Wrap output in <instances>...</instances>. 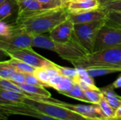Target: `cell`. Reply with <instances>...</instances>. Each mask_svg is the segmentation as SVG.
I'll return each mask as SVG.
<instances>
[{"label": "cell", "mask_w": 121, "mask_h": 120, "mask_svg": "<svg viewBox=\"0 0 121 120\" xmlns=\"http://www.w3.org/2000/svg\"><path fill=\"white\" fill-rule=\"evenodd\" d=\"M18 8L17 0H6L0 4V20L4 21L10 16Z\"/></svg>", "instance_id": "d6986e66"}, {"label": "cell", "mask_w": 121, "mask_h": 120, "mask_svg": "<svg viewBox=\"0 0 121 120\" xmlns=\"http://www.w3.org/2000/svg\"><path fill=\"white\" fill-rule=\"evenodd\" d=\"M85 95L89 103L91 104H96L98 105L101 99L104 98V94L102 91L100 90H89L84 91Z\"/></svg>", "instance_id": "484cf974"}, {"label": "cell", "mask_w": 121, "mask_h": 120, "mask_svg": "<svg viewBox=\"0 0 121 120\" xmlns=\"http://www.w3.org/2000/svg\"><path fill=\"white\" fill-rule=\"evenodd\" d=\"M106 16H107V12L99 8L96 10L82 12V13H69L68 18L74 24H81V23H91L102 19H105Z\"/></svg>", "instance_id": "7c38bea8"}, {"label": "cell", "mask_w": 121, "mask_h": 120, "mask_svg": "<svg viewBox=\"0 0 121 120\" xmlns=\"http://www.w3.org/2000/svg\"><path fill=\"white\" fill-rule=\"evenodd\" d=\"M18 85L26 95L39 96V97H45V98L51 97L50 93L45 89V87L30 85L26 83L18 84Z\"/></svg>", "instance_id": "5bb4252c"}, {"label": "cell", "mask_w": 121, "mask_h": 120, "mask_svg": "<svg viewBox=\"0 0 121 120\" xmlns=\"http://www.w3.org/2000/svg\"><path fill=\"white\" fill-rule=\"evenodd\" d=\"M121 46V29L105 25L99 31L94 52Z\"/></svg>", "instance_id": "ba28073f"}, {"label": "cell", "mask_w": 121, "mask_h": 120, "mask_svg": "<svg viewBox=\"0 0 121 120\" xmlns=\"http://www.w3.org/2000/svg\"><path fill=\"white\" fill-rule=\"evenodd\" d=\"M1 117L4 115H23L36 118L40 120H60L51 117L26 103H0Z\"/></svg>", "instance_id": "52a82bcc"}, {"label": "cell", "mask_w": 121, "mask_h": 120, "mask_svg": "<svg viewBox=\"0 0 121 120\" xmlns=\"http://www.w3.org/2000/svg\"><path fill=\"white\" fill-rule=\"evenodd\" d=\"M63 77L64 76L62 75H61V74L57 75V76H52V77H50V80H49V86L50 88H54L57 84H59L60 83V81L62 80Z\"/></svg>", "instance_id": "d590c367"}, {"label": "cell", "mask_w": 121, "mask_h": 120, "mask_svg": "<svg viewBox=\"0 0 121 120\" xmlns=\"http://www.w3.org/2000/svg\"><path fill=\"white\" fill-rule=\"evenodd\" d=\"M62 1H63V3L65 4V5H67V4L71 1V0H62Z\"/></svg>", "instance_id": "ab89813d"}, {"label": "cell", "mask_w": 121, "mask_h": 120, "mask_svg": "<svg viewBox=\"0 0 121 120\" xmlns=\"http://www.w3.org/2000/svg\"><path fill=\"white\" fill-rule=\"evenodd\" d=\"M67 6L55 8L43 9L18 14L13 33H26L31 35L50 33L69 17Z\"/></svg>", "instance_id": "6da1fadb"}, {"label": "cell", "mask_w": 121, "mask_h": 120, "mask_svg": "<svg viewBox=\"0 0 121 120\" xmlns=\"http://www.w3.org/2000/svg\"><path fill=\"white\" fill-rule=\"evenodd\" d=\"M106 23L105 18L88 23L74 24L75 36L81 45L89 53L94 52L98 34Z\"/></svg>", "instance_id": "5b68a950"}, {"label": "cell", "mask_w": 121, "mask_h": 120, "mask_svg": "<svg viewBox=\"0 0 121 120\" xmlns=\"http://www.w3.org/2000/svg\"><path fill=\"white\" fill-rule=\"evenodd\" d=\"M5 1H6V0H0V4H1V3L4 2Z\"/></svg>", "instance_id": "60d3db41"}, {"label": "cell", "mask_w": 121, "mask_h": 120, "mask_svg": "<svg viewBox=\"0 0 121 120\" xmlns=\"http://www.w3.org/2000/svg\"><path fill=\"white\" fill-rule=\"evenodd\" d=\"M13 25L8 24L4 21H0V35L3 38H9L13 35Z\"/></svg>", "instance_id": "4dcf8cb0"}, {"label": "cell", "mask_w": 121, "mask_h": 120, "mask_svg": "<svg viewBox=\"0 0 121 120\" xmlns=\"http://www.w3.org/2000/svg\"><path fill=\"white\" fill-rule=\"evenodd\" d=\"M100 8L108 12L121 13V0H114L101 4Z\"/></svg>", "instance_id": "4316f807"}, {"label": "cell", "mask_w": 121, "mask_h": 120, "mask_svg": "<svg viewBox=\"0 0 121 120\" xmlns=\"http://www.w3.org/2000/svg\"><path fill=\"white\" fill-rule=\"evenodd\" d=\"M69 62L76 68H112L121 72V46L89 53L83 57L70 60Z\"/></svg>", "instance_id": "3957f363"}, {"label": "cell", "mask_w": 121, "mask_h": 120, "mask_svg": "<svg viewBox=\"0 0 121 120\" xmlns=\"http://www.w3.org/2000/svg\"><path fill=\"white\" fill-rule=\"evenodd\" d=\"M33 74L42 82L43 83L46 87L49 86V80H50V76L45 67H39L36 68L35 71H34Z\"/></svg>", "instance_id": "f1b7e54d"}, {"label": "cell", "mask_w": 121, "mask_h": 120, "mask_svg": "<svg viewBox=\"0 0 121 120\" xmlns=\"http://www.w3.org/2000/svg\"><path fill=\"white\" fill-rule=\"evenodd\" d=\"M50 37L54 40L61 42L72 40L75 37L74 24L67 18L50 33Z\"/></svg>", "instance_id": "8fae6325"}, {"label": "cell", "mask_w": 121, "mask_h": 120, "mask_svg": "<svg viewBox=\"0 0 121 120\" xmlns=\"http://www.w3.org/2000/svg\"><path fill=\"white\" fill-rule=\"evenodd\" d=\"M33 47L53 51L62 59L69 62L83 57L89 54V52L81 45L76 36L69 42H61L54 40L50 35L46 36L43 34L34 35Z\"/></svg>", "instance_id": "7a4b0ae2"}, {"label": "cell", "mask_w": 121, "mask_h": 120, "mask_svg": "<svg viewBox=\"0 0 121 120\" xmlns=\"http://www.w3.org/2000/svg\"><path fill=\"white\" fill-rule=\"evenodd\" d=\"M17 1H20V0H17Z\"/></svg>", "instance_id": "ee69618b"}, {"label": "cell", "mask_w": 121, "mask_h": 120, "mask_svg": "<svg viewBox=\"0 0 121 120\" xmlns=\"http://www.w3.org/2000/svg\"><path fill=\"white\" fill-rule=\"evenodd\" d=\"M2 62L5 64H7L13 67L16 71L24 73V74H33L36 69V68L34 66H32L22 61L13 59V58H11L9 60H6Z\"/></svg>", "instance_id": "ac0fdd59"}, {"label": "cell", "mask_w": 121, "mask_h": 120, "mask_svg": "<svg viewBox=\"0 0 121 120\" xmlns=\"http://www.w3.org/2000/svg\"><path fill=\"white\" fill-rule=\"evenodd\" d=\"M57 67H58L61 74L65 77H67V78L73 79L78 75L77 69L76 67H74V68H68V67L61 66L60 65H57Z\"/></svg>", "instance_id": "1f68e13d"}, {"label": "cell", "mask_w": 121, "mask_h": 120, "mask_svg": "<svg viewBox=\"0 0 121 120\" xmlns=\"http://www.w3.org/2000/svg\"><path fill=\"white\" fill-rule=\"evenodd\" d=\"M18 14L45 9L43 5L37 0H20L18 1Z\"/></svg>", "instance_id": "e0dca14e"}, {"label": "cell", "mask_w": 121, "mask_h": 120, "mask_svg": "<svg viewBox=\"0 0 121 120\" xmlns=\"http://www.w3.org/2000/svg\"><path fill=\"white\" fill-rule=\"evenodd\" d=\"M79 1V0H71V1Z\"/></svg>", "instance_id": "7bdbcfd3"}, {"label": "cell", "mask_w": 121, "mask_h": 120, "mask_svg": "<svg viewBox=\"0 0 121 120\" xmlns=\"http://www.w3.org/2000/svg\"><path fill=\"white\" fill-rule=\"evenodd\" d=\"M4 52L11 58L22 61L35 68L46 67L53 63L49 59L36 53L33 49L12 50Z\"/></svg>", "instance_id": "9c48e42d"}, {"label": "cell", "mask_w": 121, "mask_h": 120, "mask_svg": "<svg viewBox=\"0 0 121 120\" xmlns=\"http://www.w3.org/2000/svg\"><path fill=\"white\" fill-rule=\"evenodd\" d=\"M74 85H75V83L74 82L73 79L64 76L62 80L60 81V83L57 84L54 88V89L56 90L60 94H62L65 92H67L70 91L74 86Z\"/></svg>", "instance_id": "d4e9b609"}, {"label": "cell", "mask_w": 121, "mask_h": 120, "mask_svg": "<svg viewBox=\"0 0 121 120\" xmlns=\"http://www.w3.org/2000/svg\"><path fill=\"white\" fill-rule=\"evenodd\" d=\"M17 71L13 67L4 64L2 62L0 63V79L10 80L12 75Z\"/></svg>", "instance_id": "83f0119b"}, {"label": "cell", "mask_w": 121, "mask_h": 120, "mask_svg": "<svg viewBox=\"0 0 121 120\" xmlns=\"http://www.w3.org/2000/svg\"><path fill=\"white\" fill-rule=\"evenodd\" d=\"M98 105H99L101 110L102 113L104 114V115L105 116L106 120H110L114 117L116 110L109 104V103L107 101V100L106 99L104 96Z\"/></svg>", "instance_id": "44dd1931"}, {"label": "cell", "mask_w": 121, "mask_h": 120, "mask_svg": "<svg viewBox=\"0 0 121 120\" xmlns=\"http://www.w3.org/2000/svg\"><path fill=\"white\" fill-rule=\"evenodd\" d=\"M43 6L45 9H55L65 6L62 0H37Z\"/></svg>", "instance_id": "f546056e"}, {"label": "cell", "mask_w": 121, "mask_h": 120, "mask_svg": "<svg viewBox=\"0 0 121 120\" xmlns=\"http://www.w3.org/2000/svg\"><path fill=\"white\" fill-rule=\"evenodd\" d=\"M62 94L65 96H67V97H69V98H74V99H76V100H80L86 103H90L85 95L84 91L76 83L74 86L70 91L67 92H65Z\"/></svg>", "instance_id": "ffe728a7"}, {"label": "cell", "mask_w": 121, "mask_h": 120, "mask_svg": "<svg viewBox=\"0 0 121 120\" xmlns=\"http://www.w3.org/2000/svg\"><path fill=\"white\" fill-rule=\"evenodd\" d=\"M80 1V0H79ZM84 1H95V0H84Z\"/></svg>", "instance_id": "b9f144b4"}, {"label": "cell", "mask_w": 121, "mask_h": 120, "mask_svg": "<svg viewBox=\"0 0 121 120\" xmlns=\"http://www.w3.org/2000/svg\"><path fill=\"white\" fill-rule=\"evenodd\" d=\"M33 47V35L26 33H13L9 38L1 37L0 49L2 52L21 50L32 49Z\"/></svg>", "instance_id": "30bf717a"}, {"label": "cell", "mask_w": 121, "mask_h": 120, "mask_svg": "<svg viewBox=\"0 0 121 120\" xmlns=\"http://www.w3.org/2000/svg\"><path fill=\"white\" fill-rule=\"evenodd\" d=\"M88 74L91 77H97L101 76H105L107 74H111L113 73L119 72L117 69L112 68H104V67H99V68H91L86 69Z\"/></svg>", "instance_id": "7402d4cb"}, {"label": "cell", "mask_w": 121, "mask_h": 120, "mask_svg": "<svg viewBox=\"0 0 121 120\" xmlns=\"http://www.w3.org/2000/svg\"><path fill=\"white\" fill-rule=\"evenodd\" d=\"M28 97L46 103H52L55 105H57L66 109H68L75 113H77L85 118H87L90 120H106L105 116L102 113L101 108L99 105L91 104V105H72L69 103H67L62 101H60L57 99L52 98V97L45 98V97H39L34 95H27Z\"/></svg>", "instance_id": "8992f818"}, {"label": "cell", "mask_w": 121, "mask_h": 120, "mask_svg": "<svg viewBox=\"0 0 121 120\" xmlns=\"http://www.w3.org/2000/svg\"><path fill=\"white\" fill-rule=\"evenodd\" d=\"M11 81L14 82L16 84H21V83H26V76L24 73L20 72V71H16V73H14L11 79Z\"/></svg>", "instance_id": "836d02e7"}, {"label": "cell", "mask_w": 121, "mask_h": 120, "mask_svg": "<svg viewBox=\"0 0 121 120\" xmlns=\"http://www.w3.org/2000/svg\"><path fill=\"white\" fill-rule=\"evenodd\" d=\"M100 8L99 0L95 1H74L67 4V8L70 13H82L89 11L96 10Z\"/></svg>", "instance_id": "4fadbf2b"}, {"label": "cell", "mask_w": 121, "mask_h": 120, "mask_svg": "<svg viewBox=\"0 0 121 120\" xmlns=\"http://www.w3.org/2000/svg\"><path fill=\"white\" fill-rule=\"evenodd\" d=\"M78 77L82 79V81H85L86 83L90 84V85H92V86H96L95 85V83H94V80L93 79V77L90 76L89 74H86V75H82V76H79L78 75Z\"/></svg>", "instance_id": "8d00e7d4"}, {"label": "cell", "mask_w": 121, "mask_h": 120, "mask_svg": "<svg viewBox=\"0 0 121 120\" xmlns=\"http://www.w3.org/2000/svg\"><path fill=\"white\" fill-rule=\"evenodd\" d=\"M112 86L114 88H121V75L112 83Z\"/></svg>", "instance_id": "74e56055"}, {"label": "cell", "mask_w": 121, "mask_h": 120, "mask_svg": "<svg viewBox=\"0 0 121 120\" xmlns=\"http://www.w3.org/2000/svg\"><path fill=\"white\" fill-rule=\"evenodd\" d=\"M50 76V77H52V76H57V75H60L61 74L58 67H57V64H55L54 62L50 65V66H48L46 67H45ZM62 75V74H61Z\"/></svg>", "instance_id": "e575fe53"}, {"label": "cell", "mask_w": 121, "mask_h": 120, "mask_svg": "<svg viewBox=\"0 0 121 120\" xmlns=\"http://www.w3.org/2000/svg\"><path fill=\"white\" fill-rule=\"evenodd\" d=\"M33 108L60 120H90L68 109L50 103L37 100L26 95L24 103Z\"/></svg>", "instance_id": "277c9868"}, {"label": "cell", "mask_w": 121, "mask_h": 120, "mask_svg": "<svg viewBox=\"0 0 121 120\" xmlns=\"http://www.w3.org/2000/svg\"><path fill=\"white\" fill-rule=\"evenodd\" d=\"M0 88L1 89H4L9 91L16 92L21 94H26L18 86V84L11 81V80L0 79Z\"/></svg>", "instance_id": "cb8c5ba5"}, {"label": "cell", "mask_w": 121, "mask_h": 120, "mask_svg": "<svg viewBox=\"0 0 121 120\" xmlns=\"http://www.w3.org/2000/svg\"><path fill=\"white\" fill-rule=\"evenodd\" d=\"M106 22L107 25L121 29V13L108 12Z\"/></svg>", "instance_id": "603a6c76"}, {"label": "cell", "mask_w": 121, "mask_h": 120, "mask_svg": "<svg viewBox=\"0 0 121 120\" xmlns=\"http://www.w3.org/2000/svg\"><path fill=\"white\" fill-rule=\"evenodd\" d=\"M26 76V83L30 85L33 86H43L46 87V86L42 83L33 74H25Z\"/></svg>", "instance_id": "d6a6232c"}, {"label": "cell", "mask_w": 121, "mask_h": 120, "mask_svg": "<svg viewBox=\"0 0 121 120\" xmlns=\"http://www.w3.org/2000/svg\"><path fill=\"white\" fill-rule=\"evenodd\" d=\"M114 1V0H99V1L100 2V5L105 4L106 2H108V1Z\"/></svg>", "instance_id": "f35d334b"}, {"label": "cell", "mask_w": 121, "mask_h": 120, "mask_svg": "<svg viewBox=\"0 0 121 120\" xmlns=\"http://www.w3.org/2000/svg\"><path fill=\"white\" fill-rule=\"evenodd\" d=\"M26 95L0 88V100L3 103H23Z\"/></svg>", "instance_id": "9a60e30c"}, {"label": "cell", "mask_w": 121, "mask_h": 120, "mask_svg": "<svg viewBox=\"0 0 121 120\" xmlns=\"http://www.w3.org/2000/svg\"><path fill=\"white\" fill-rule=\"evenodd\" d=\"M114 88L113 87L112 84L108 85L103 88L101 89L102 91L104 97L109 103V104L116 110L119 106L121 105V96L118 95L115 91Z\"/></svg>", "instance_id": "2e32d148"}]
</instances>
